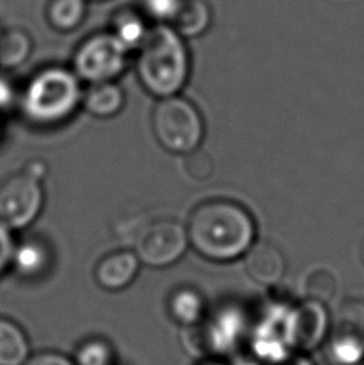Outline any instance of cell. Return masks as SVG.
<instances>
[{"label":"cell","instance_id":"obj_1","mask_svg":"<svg viewBox=\"0 0 364 365\" xmlns=\"http://www.w3.org/2000/svg\"><path fill=\"white\" fill-rule=\"evenodd\" d=\"M188 240L201 257L228 263L246 257L257 240V225L251 212L230 199H212L191 212Z\"/></svg>","mask_w":364,"mask_h":365},{"label":"cell","instance_id":"obj_2","mask_svg":"<svg viewBox=\"0 0 364 365\" xmlns=\"http://www.w3.org/2000/svg\"><path fill=\"white\" fill-rule=\"evenodd\" d=\"M135 73L149 95H180L191 77V51L186 38L172 26L153 24L145 43L136 50Z\"/></svg>","mask_w":364,"mask_h":365},{"label":"cell","instance_id":"obj_3","mask_svg":"<svg viewBox=\"0 0 364 365\" xmlns=\"http://www.w3.org/2000/svg\"><path fill=\"white\" fill-rule=\"evenodd\" d=\"M84 87L71 68L54 64L39 69L19 91L18 108L32 127L54 128L73 119L82 108Z\"/></svg>","mask_w":364,"mask_h":365},{"label":"cell","instance_id":"obj_4","mask_svg":"<svg viewBox=\"0 0 364 365\" xmlns=\"http://www.w3.org/2000/svg\"><path fill=\"white\" fill-rule=\"evenodd\" d=\"M251 325L244 306L220 304L207 312L199 324L181 330V344L186 353L201 361H218L220 357L236 354L249 336Z\"/></svg>","mask_w":364,"mask_h":365},{"label":"cell","instance_id":"obj_5","mask_svg":"<svg viewBox=\"0 0 364 365\" xmlns=\"http://www.w3.org/2000/svg\"><path fill=\"white\" fill-rule=\"evenodd\" d=\"M151 128L156 141L167 153L188 155L201 149L206 120L191 100L175 95L162 98L153 109Z\"/></svg>","mask_w":364,"mask_h":365},{"label":"cell","instance_id":"obj_6","mask_svg":"<svg viewBox=\"0 0 364 365\" xmlns=\"http://www.w3.org/2000/svg\"><path fill=\"white\" fill-rule=\"evenodd\" d=\"M45 164L31 162L0 182V223L13 232L29 227L45 205Z\"/></svg>","mask_w":364,"mask_h":365},{"label":"cell","instance_id":"obj_7","mask_svg":"<svg viewBox=\"0 0 364 365\" xmlns=\"http://www.w3.org/2000/svg\"><path fill=\"white\" fill-rule=\"evenodd\" d=\"M292 308L294 303L273 297L249 330L251 354L263 365H275L297 354L292 346Z\"/></svg>","mask_w":364,"mask_h":365},{"label":"cell","instance_id":"obj_8","mask_svg":"<svg viewBox=\"0 0 364 365\" xmlns=\"http://www.w3.org/2000/svg\"><path fill=\"white\" fill-rule=\"evenodd\" d=\"M130 63V51L111 32H96L77 45L71 69L82 83L116 82L126 73Z\"/></svg>","mask_w":364,"mask_h":365},{"label":"cell","instance_id":"obj_9","mask_svg":"<svg viewBox=\"0 0 364 365\" xmlns=\"http://www.w3.org/2000/svg\"><path fill=\"white\" fill-rule=\"evenodd\" d=\"M329 365L364 364V302L350 298L342 302L324 341Z\"/></svg>","mask_w":364,"mask_h":365},{"label":"cell","instance_id":"obj_10","mask_svg":"<svg viewBox=\"0 0 364 365\" xmlns=\"http://www.w3.org/2000/svg\"><path fill=\"white\" fill-rule=\"evenodd\" d=\"M190 245L186 227L173 220H159L141 227L133 240V252L141 264L167 268L185 255Z\"/></svg>","mask_w":364,"mask_h":365},{"label":"cell","instance_id":"obj_11","mask_svg":"<svg viewBox=\"0 0 364 365\" xmlns=\"http://www.w3.org/2000/svg\"><path fill=\"white\" fill-rule=\"evenodd\" d=\"M330 317L326 304L305 298L292 308V346L295 353L307 354L324 344Z\"/></svg>","mask_w":364,"mask_h":365},{"label":"cell","instance_id":"obj_12","mask_svg":"<svg viewBox=\"0 0 364 365\" xmlns=\"http://www.w3.org/2000/svg\"><path fill=\"white\" fill-rule=\"evenodd\" d=\"M141 268L133 250H116L103 257L95 266V282L106 292H121L135 282Z\"/></svg>","mask_w":364,"mask_h":365},{"label":"cell","instance_id":"obj_13","mask_svg":"<svg viewBox=\"0 0 364 365\" xmlns=\"http://www.w3.org/2000/svg\"><path fill=\"white\" fill-rule=\"evenodd\" d=\"M246 271L260 285L276 287L285 272V258L276 245L256 242L246 253Z\"/></svg>","mask_w":364,"mask_h":365},{"label":"cell","instance_id":"obj_14","mask_svg":"<svg viewBox=\"0 0 364 365\" xmlns=\"http://www.w3.org/2000/svg\"><path fill=\"white\" fill-rule=\"evenodd\" d=\"M51 249L41 237H24L16 240L13 250L11 266L19 277L26 280H34L42 277L51 268Z\"/></svg>","mask_w":364,"mask_h":365},{"label":"cell","instance_id":"obj_15","mask_svg":"<svg viewBox=\"0 0 364 365\" xmlns=\"http://www.w3.org/2000/svg\"><path fill=\"white\" fill-rule=\"evenodd\" d=\"M126 101V91L118 81L93 83L84 88L82 109L98 119H111L122 113Z\"/></svg>","mask_w":364,"mask_h":365},{"label":"cell","instance_id":"obj_16","mask_svg":"<svg viewBox=\"0 0 364 365\" xmlns=\"http://www.w3.org/2000/svg\"><path fill=\"white\" fill-rule=\"evenodd\" d=\"M153 26L140 9L123 6L113 15L111 34L126 47L130 53L138 50L151 32Z\"/></svg>","mask_w":364,"mask_h":365},{"label":"cell","instance_id":"obj_17","mask_svg":"<svg viewBox=\"0 0 364 365\" xmlns=\"http://www.w3.org/2000/svg\"><path fill=\"white\" fill-rule=\"evenodd\" d=\"M167 309L181 329H188L199 324L206 317L207 303L199 290L193 287H180L168 297Z\"/></svg>","mask_w":364,"mask_h":365},{"label":"cell","instance_id":"obj_18","mask_svg":"<svg viewBox=\"0 0 364 365\" xmlns=\"http://www.w3.org/2000/svg\"><path fill=\"white\" fill-rule=\"evenodd\" d=\"M31 343L24 329L9 317H0V365H24Z\"/></svg>","mask_w":364,"mask_h":365},{"label":"cell","instance_id":"obj_19","mask_svg":"<svg viewBox=\"0 0 364 365\" xmlns=\"http://www.w3.org/2000/svg\"><path fill=\"white\" fill-rule=\"evenodd\" d=\"M34 50L31 34L23 28H6L0 32V68L13 71L21 68Z\"/></svg>","mask_w":364,"mask_h":365},{"label":"cell","instance_id":"obj_20","mask_svg":"<svg viewBox=\"0 0 364 365\" xmlns=\"http://www.w3.org/2000/svg\"><path fill=\"white\" fill-rule=\"evenodd\" d=\"M87 0H50L45 9V18L51 29L68 34L81 28L87 18Z\"/></svg>","mask_w":364,"mask_h":365},{"label":"cell","instance_id":"obj_21","mask_svg":"<svg viewBox=\"0 0 364 365\" xmlns=\"http://www.w3.org/2000/svg\"><path fill=\"white\" fill-rule=\"evenodd\" d=\"M212 26V9L207 0H188L183 11L172 28L178 34L188 37L203 36Z\"/></svg>","mask_w":364,"mask_h":365},{"label":"cell","instance_id":"obj_22","mask_svg":"<svg viewBox=\"0 0 364 365\" xmlns=\"http://www.w3.org/2000/svg\"><path fill=\"white\" fill-rule=\"evenodd\" d=\"M73 361L76 365H116V349L101 336H90L77 344Z\"/></svg>","mask_w":364,"mask_h":365},{"label":"cell","instance_id":"obj_23","mask_svg":"<svg viewBox=\"0 0 364 365\" xmlns=\"http://www.w3.org/2000/svg\"><path fill=\"white\" fill-rule=\"evenodd\" d=\"M303 293L307 299L328 304L337 293V277L329 269L318 268L308 272L303 282Z\"/></svg>","mask_w":364,"mask_h":365},{"label":"cell","instance_id":"obj_24","mask_svg":"<svg viewBox=\"0 0 364 365\" xmlns=\"http://www.w3.org/2000/svg\"><path fill=\"white\" fill-rule=\"evenodd\" d=\"M188 0H140V10L154 24L173 26Z\"/></svg>","mask_w":364,"mask_h":365},{"label":"cell","instance_id":"obj_25","mask_svg":"<svg viewBox=\"0 0 364 365\" xmlns=\"http://www.w3.org/2000/svg\"><path fill=\"white\" fill-rule=\"evenodd\" d=\"M185 172L194 181H206L213 175V160L203 149L185 155Z\"/></svg>","mask_w":364,"mask_h":365},{"label":"cell","instance_id":"obj_26","mask_svg":"<svg viewBox=\"0 0 364 365\" xmlns=\"http://www.w3.org/2000/svg\"><path fill=\"white\" fill-rule=\"evenodd\" d=\"M15 245L16 239L13 236V231L0 223V276H2L6 269H10Z\"/></svg>","mask_w":364,"mask_h":365},{"label":"cell","instance_id":"obj_27","mask_svg":"<svg viewBox=\"0 0 364 365\" xmlns=\"http://www.w3.org/2000/svg\"><path fill=\"white\" fill-rule=\"evenodd\" d=\"M19 91L10 77L0 74V115L18 106Z\"/></svg>","mask_w":364,"mask_h":365},{"label":"cell","instance_id":"obj_28","mask_svg":"<svg viewBox=\"0 0 364 365\" xmlns=\"http://www.w3.org/2000/svg\"><path fill=\"white\" fill-rule=\"evenodd\" d=\"M24 365H76L73 357H68L58 351H41L31 354Z\"/></svg>","mask_w":364,"mask_h":365},{"label":"cell","instance_id":"obj_29","mask_svg":"<svg viewBox=\"0 0 364 365\" xmlns=\"http://www.w3.org/2000/svg\"><path fill=\"white\" fill-rule=\"evenodd\" d=\"M275 365H315V362L311 361L307 354L297 353V354H292L289 359H285V361L275 364Z\"/></svg>","mask_w":364,"mask_h":365},{"label":"cell","instance_id":"obj_30","mask_svg":"<svg viewBox=\"0 0 364 365\" xmlns=\"http://www.w3.org/2000/svg\"><path fill=\"white\" fill-rule=\"evenodd\" d=\"M198 365H226L222 361H201Z\"/></svg>","mask_w":364,"mask_h":365},{"label":"cell","instance_id":"obj_31","mask_svg":"<svg viewBox=\"0 0 364 365\" xmlns=\"http://www.w3.org/2000/svg\"><path fill=\"white\" fill-rule=\"evenodd\" d=\"M2 135H4V125H2V120H0V140H2Z\"/></svg>","mask_w":364,"mask_h":365},{"label":"cell","instance_id":"obj_32","mask_svg":"<svg viewBox=\"0 0 364 365\" xmlns=\"http://www.w3.org/2000/svg\"><path fill=\"white\" fill-rule=\"evenodd\" d=\"M361 258H363V262H364V242H363V247H361Z\"/></svg>","mask_w":364,"mask_h":365},{"label":"cell","instance_id":"obj_33","mask_svg":"<svg viewBox=\"0 0 364 365\" xmlns=\"http://www.w3.org/2000/svg\"><path fill=\"white\" fill-rule=\"evenodd\" d=\"M87 2H89V0H87ZM93 2H101V0H93Z\"/></svg>","mask_w":364,"mask_h":365}]
</instances>
